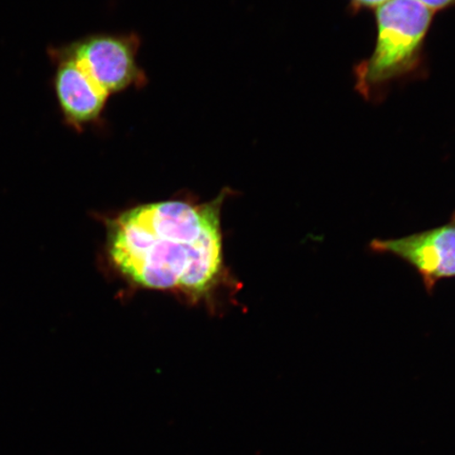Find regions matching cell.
<instances>
[{"instance_id": "obj_1", "label": "cell", "mask_w": 455, "mask_h": 455, "mask_svg": "<svg viewBox=\"0 0 455 455\" xmlns=\"http://www.w3.org/2000/svg\"><path fill=\"white\" fill-rule=\"evenodd\" d=\"M186 198L138 204L105 220L106 254L134 287L181 295L192 303L212 299L227 282L221 207Z\"/></svg>"}, {"instance_id": "obj_2", "label": "cell", "mask_w": 455, "mask_h": 455, "mask_svg": "<svg viewBox=\"0 0 455 455\" xmlns=\"http://www.w3.org/2000/svg\"><path fill=\"white\" fill-rule=\"evenodd\" d=\"M434 16L418 0H389L377 8L373 52L354 69L355 89L363 99L382 100L392 84L423 76Z\"/></svg>"}, {"instance_id": "obj_3", "label": "cell", "mask_w": 455, "mask_h": 455, "mask_svg": "<svg viewBox=\"0 0 455 455\" xmlns=\"http://www.w3.org/2000/svg\"><path fill=\"white\" fill-rule=\"evenodd\" d=\"M140 44L136 34H95L54 49L77 61L111 95L147 84L146 74L136 60Z\"/></svg>"}, {"instance_id": "obj_4", "label": "cell", "mask_w": 455, "mask_h": 455, "mask_svg": "<svg viewBox=\"0 0 455 455\" xmlns=\"http://www.w3.org/2000/svg\"><path fill=\"white\" fill-rule=\"evenodd\" d=\"M369 248L411 266L431 295L437 283L455 277V212L445 225L400 238H375Z\"/></svg>"}, {"instance_id": "obj_5", "label": "cell", "mask_w": 455, "mask_h": 455, "mask_svg": "<svg viewBox=\"0 0 455 455\" xmlns=\"http://www.w3.org/2000/svg\"><path fill=\"white\" fill-rule=\"evenodd\" d=\"M56 62L53 88L62 119L78 132L100 121L109 94L85 72L78 62L52 48Z\"/></svg>"}, {"instance_id": "obj_6", "label": "cell", "mask_w": 455, "mask_h": 455, "mask_svg": "<svg viewBox=\"0 0 455 455\" xmlns=\"http://www.w3.org/2000/svg\"><path fill=\"white\" fill-rule=\"evenodd\" d=\"M387 2L389 0H349V10L355 15L362 11L377 9Z\"/></svg>"}, {"instance_id": "obj_7", "label": "cell", "mask_w": 455, "mask_h": 455, "mask_svg": "<svg viewBox=\"0 0 455 455\" xmlns=\"http://www.w3.org/2000/svg\"><path fill=\"white\" fill-rule=\"evenodd\" d=\"M418 2L424 4L434 13L455 8V0H418Z\"/></svg>"}]
</instances>
